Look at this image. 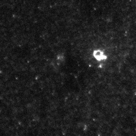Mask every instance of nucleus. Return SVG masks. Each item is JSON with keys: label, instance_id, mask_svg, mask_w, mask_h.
<instances>
[{"label": "nucleus", "instance_id": "obj_1", "mask_svg": "<svg viewBox=\"0 0 136 136\" xmlns=\"http://www.w3.org/2000/svg\"><path fill=\"white\" fill-rule=\"evenodd\" d=\"M94 56L97 59H103L104 55L103 52L101 50H97L95 51L94 53Z\"/></svg>", "mask_w": 136, "mask_h": 136}]
</instances>
